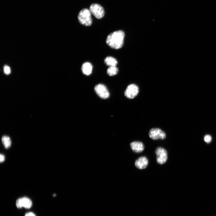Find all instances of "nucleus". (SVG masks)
Returning a JSON list of instances; mask_svg holds the SVG:
<instances>
[{"mask_svg": "<svg viewBox=\"0 0 216 216\" xmlns=\"http://www.w3.org/2000/svg\"><path fill=\"white\" fill-rule=\"evenodd\" d=\"M124 36V33L122 30L114 32L107 36L106 43L112 48L115 49H120L123 45Z\"/></svg>", "mask_w": 216, "mask_h": 216, "instance_id": "nucleus-1", "label": "nucleus"}, {"mask_svg": "<svg viewBox=\"0 0 216 216\" xmlns=\"http://www.w3.org/2000/svg\"><path fill=\"white\" fill-rule=\"evenodd\" d=\"M91 14L89 10L87 9L82 10L79 12L78 16L79 22L85 26H90L92 22Z\"/></svg>", "mask_w": 216, "mask_h": 216, "instance_id": "nucleus-2", "label": "nucleus"}, {"mask_svg": "<svg viewBox=\"0 0 216 216\" xmlns=\"http://www.w3.org/2000/svg\"><path fill=\"white\" fill-rule=\"evenodd\" d=\"M89 10L91 13L98 19L102 18L104 14L103 8L97 4H92L90 7Z\"/></svg>", "mask_w": 216, "mask_h": 216, "instance_id": "nucleus-3", "label": "nucleus"}, {"mask_svg": "<svg viewBox=\"0 0 216 216\" xmlns=\"http://www.w3.org/2000/svg\"><path fill=\"white\" fill-rule=\"evenodd\" d=\"M139 92L138 86L135 84L129 85L124 92L125 96L128 98L133 99L137 95Z\"/></svg>", "mask_w": 216, "mask_h": 216, "instance_id": "nucleus-4", "label": "nucleus"}, {"mask_svg": "<svg viewBox=\"0 0 216 216\" xmlns=\"http://www.w3.org/2000/svg\"><path fill=\"white\" fill-rule=\"evenodd\" d=\"M155 153L157 161L158 164H162L166 163L167 159V153L165 149L161 147H158L156 149Z\"/></svg>", "mask_w": 216, "mask_h": 216, "instance_id": "nucleus-5", "label": "nucleus"}, {"mask_svg": "<svg viewBox=\"0 0 216 216\" xmlns=\"http://www.w3.org/2000/svg\"><path fill=\"white\" fill-rule=\"evenodd\" d=\"M94 90L100 98L106 99L110 96L109 92L104 85L99 84L96 85L94 88Z\"/></svg>", "mask_w": 216, "mask_h": 216, "instance_id": "nucleus-6", "label": "nucleus"}, {"mask_svg": "<svg viewBox=\"0 0 216 216\" xmlns=\"http://www.w3.org/2000/svg\"><path fill=\"white\" fill-rule=\"evenodd\" d=\"M149 137L154 140L164 139L166 137L165 133L159 128H152L149 132Z\"/></svg>", "mask_w": 216, "mask_h": 216, "instance_id": "nucleus-7", "label": "nucleus"}, {"mask_svg": "<svg viewBox=\"0 0 216 216\" xmlns=\"http://www.w3.org/2000/svg\"><path fill=\"white\" fill-rule=\"evenodd\" d=\"M16 207L20 208L22 207L26 208H29L32 205L31 200L27 197H23L17 199L16 202Z\"/></svg>", "mask_w": 216, "mask_h": 216, "instance_id": "nucleus-8", "label": "nucleus"}, {"mask_svg": "<svg viewBox=\"0 0 216 216\" xmlns=\"http://www.w3.org/2000/svg\"><path fill=\"white\" fill-rule=\"evenodd\" d=\"M148 161L145 157H141L137 159L135 163V166L139 169H145L147 166Z\"/></svg>", "mask_w": 216, "mask_h": 216, "instance_id": "nucleus-9", "label": "nucleus"}, {"mask_svg": "<svg viewBox=\"0 0 216 216\" xmlns=\"http://www.w3.org/2000/svg\"><path fill=\"white\" fill-rule=\"evenodd\" d=\"M132 150L136 153L142 152L144 149V146L143 143L140 141H134L130 144Z\"/></svg>", "mask_w": 216, "mask_h": 216, "instance_id": "nucleus-10", "label": "nucleus"}, {"mask_svg": "<svg viewBox=\"0 0 216 216\" xmlns=\"http://www.w3.org/2000/svg\"><path fill=\"white\" fill-rule=\"evenodd\" d=\"M92 66L91 63L88 62H86L82 64L81 70L84 74L89 75L92 72Z\"/></svg>", "mask_w": 216, "mask_h": 216, "instance_id": "nucleus-11", "label": "nucleus"}, {"mask_svg": "<svg viewBox=\"0 0 216 216\" xmlns=\"http://www.w3.org/2000/svg\"><path fill=\"white\" fill-rule=\"evenodd\" d=\"M105 63L109 67L116 66L117 64V60L112 56H108L104 59Z\"/></svg>", "mask_w": 216, "mask_h": 216, "instance_id": "nucleus-12", "label": "nucleus"}, {"mask_svg": "<svg viewBox=\"0 0 216 216\" xmlns=\"http://www.w3.org/2000/svg\"><path fill=\"white\" fill-rule=\"evenodd\" d=\"M2 142L4 147L8 148H9L11 145V141L10 138L7 136H3L2 138Z\"/></svg>", "mask_w": 216, "mask_h": 216, "instance_id": "nucleus-13", "label": "nucleus"}, {"mask_svg": "<svg viewBox=\"0 0 216 216\" xmlns=\"http://www.w3.org/2000/svg\"><path fill=\"white\" fill-rule=\"evenodd\" d=\"M118 71V69L116 66L109 67L108 68L107 72L110 76H113L116 74Z\"/></svg>", "mask_w": 216, "mask_h": 216, "instance_id": "nucleus-14", "label": "nucleus"}, {"mask_svg": "<svg viewBox=\"0 0 216 216\" xmlns=\"http://www.w3.org/2000/svg\"><path fill=\"white\" fill-rule=\"evenodd\" d=\"M211 136L209 135H206L204 137V140L207 143H210L212 141Z\"/></svg>", "mask_w": 216, "mask_h": 216, "instance_id": "nucleus-15", "label": "nucleus"}, {"mask_svg": "<svg viewBox=\"0 0 216 216\" xmlns=\"http://www.w3.org/2000/svg\"><path fill=\"white\" fill-rule=\"evenodd\" d=\"M4 73L6 74H9L10 73V70L9 67L7 65H5L4 67Z\"/></svg>", "mask_w": 216, "mask_h": 216, "instance_id": "nucleus-16", "label": "nucleus"}, {"mask_svg": "<svg viewBox=\"0 0 216 216\" xmlns=\"http://www.w3.org/2000/svg\"><path fill=\"white\" fill-rule=\"evenodd\" d=\"M5 160L4 156L2 154H1L0 155V162H3Z\"/></svg>", "mask_w": 216, "mask_h": 216, "instance_id": "nucleus-17", "label": "nucleus"}, {"mask_svg": "<svg viewBox=\"0 0 216 216\" xmlns=\"http://www.w3.org/2000/svg\"><path fill=\"white\" fill-rule=\"evenodd\" d=\"M25 216H36L33 213L31 212H28L26 214Z\"/></svg>", "mask_w": 216, "mask_h": 216, "instance_id": "nucleus-18", "label": "nucleus"}]
</instances>
